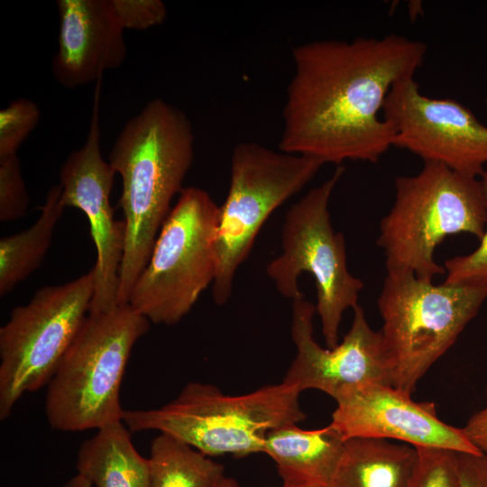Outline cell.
I'll list each match as a JSON object with an SVG mask.
<instances>
[{
    "label": "cell",
    "instance_id": "6da1fadb",
    "mask_svg": "<svg viewBox=\"0 0 487 487\" xmlns=\"http://www.w3.org/2000/svg\"><path fill=\"white\" fill-rule=\"evenodd\" d=\"M426 53L424 42L395 33L294 47L279 150L324 164L377 162L394 140L380 115L385 99L395 83L413 78Z\"/></svg>",
    "mask_w": 487,
    "mask_h": 487
},
{
    "label": "cell",
    "instance_id": "7a4b0ae2",
    "mask_svg": "<svg viewBox=\"0 0 487 487\" xmlns=\"http://www.w3.org/2000/svg\"><path fill=\"white\" fill-rule=\"evenodd\" d=\"M194 143L186 114L156 98L126 122L110 151L108 162L122 178L118 205L125 224L118 304H129L133 285L171 210L170 202L184 188Z\"/></svg>",
    "mask_w": 487,
    "mask_h": 487
},
{
    "label": "cell",
    "instance_id": "3957f363",
    "mask_svg": "<svg viewBox=\"0 0 487 487\" xmlns=\"http://www.w3.org/2000/svg\"><path fill=\"white\" fill-rule=\"evenodd\" d=\"M299 394L283 381L238 396L191 381L160 408L124 410L123 422L131 432L170 435L207 456H244L263 452L270 430L306 418Z\"/></svg>",
    "mask_w": 487,
    "mask_h": 487
},
{
    "label": "cell",
    "instance_id": "277c9868",
    "mask_svg": "<svg viewBox=\"0 0 487 487\" xmlns=\"http://www.w3.org/2000/svg\"><path fill=\"white\" fill-rule=\"evenodd\" d=\"M150 321L130 304L88 312L47 384L49 425L63 432L123 421L120 390L135 343Z\"/></svg>",
    "mask_w": 487,
    "mask_h": 487
},
{
    "label": "cell",
    "instance_id": "5b68a950",
    "mask_svg": "<svg viewBox=\"0 0 487 487\" xmlns=\"http://www.w3.org/2000/svg\"><path fill=\"white\" fill-rule=\"evenodd\" d=\"M486 225L487 197L480 179L424 162L416 175L395 179L394 202L381 220L377 244L387 271H410L432 281L446 273L435 261L436 247L461 233L480 241Z\"/></svg>",
    "mask_w": 487,
    "mask_h": 487
},
{
    "label": "cell",
    "instance_id": "8992f818",
    "mask_svg": "<svg viewBox=\"0 0 487 487\" xmlns=\"http://www.w3.org/2000/svg\"><path fill=\"white\" fill-rule=\"evenodd\" d=\"M486 299L487 283L434 284L410 271H387L378 308L391 385L412 394Z\"/></svg>",
    "mask_w": 487,
    "mask_h": 487
},
{
    "label": "cell",
    "instance_id": "52a82bcc",
    "mask_svg": "<svg viewBox=\"0 0 487 487\" xmlns=\"http://www.w3.org/2000/svg\"><path fill=\"white\" fill-rule=\"evenodd\" d=\"M219 206L207 191L184 188L162 225L129 298L150 323L171 326L215 280Z\"/></svg>",
    "mask_w": 487,
    "mask_h": 487
},
{
    "label": "cell",
    "instance_id": "ba28073f",
    "mask_svg": "<svg viewBox=\"0 0 487 487\" xmlns=\"http://www.w3.org/2000/svg\"><path fill=\"white\" fill-rule=\"evenodd\" d=\"M345 168L311 188L288 210L281 233V253L266 266V273L278 292L295 300L304 298L299 278L310 273L316 283L317 305L327 348L338 345L339 326L345 311L358 304L363 281L347 267L345 236L335 232L329 201Z\"/></svg>",
    "mask_w": 487,
    "mask_h": 487
},
{
    "label": "cell",
    "instance_id": "9c48e42d",
    "mask_svg": "<svg viewBox=\"0 0 487 487\" xmlns=\"http://www.w3.org/2000/svg\"><path fill=\"white\" fill-rule=\"evenodd\" d=\"M323 165L317 159L254 142L233 149L230 184L219 207L216 231L217 269L212 283L216 304L229 300L235 274L269 216L311 181Z\"/></svg>",
    "mask_w": 487,
    "mask_h": 487
},
{
    "label": "cell",
    "instance_id": "30bf717a",
    "mask_svg": "<svg viewBox=\"0 0 487 487\" xmlns=\"http://www.w3.org/2000/svg\"><path fill=\"white\" fill-rule=\"evenodd\" d=\"M94 271L39 289L0 328V419L23 394L47 386L88 314Z\"/></svg>",
    "mask_w": 487,
    "mask_h": 487
},
{
    "label": "cell",
    "instance_id": "8fae6325",
    "mask_svg": "<svg viewBox=\"0 0 487 487\" xmlns=\"http://www.w3.org/2000/svg\"><path fill=\"white\" fill-rule=\"evenodd\" d=\"M382 117L393 128V146L466 177L477 179L484 172L487 126L454 99L423 95L414 78L392 86Z\"/></svg>",
    "mask_w": 487,
    "mask_h": 487
},
{
    "label": "cell",
    "instance_id": "7c38bea8",
    "mask_svg": "<svg viewBox=\"0 0 487 487\" xmlns=\"http://www.w3.org/2000/svg\"><path fill=\"white\" fill-rule=\"evenodd\" d=\"M96 82L93 113L84 145L69 153L60 171V201L81 210L88 219L96 250L94 294L88 312L109 310L118 304L119 271L125 243L124 221L115 218L110 204L115 170L103 160L100 147L99 100Z\"/></svg>",
    "mask_w": 487,
    "mask_h": 487
},
{
    "label": "cell",
    "instance_id": "4fadbf2b",
    "mask_svg": "<svg viewBox=\"0 0 487 487\" xmlns=\"http://www.w3.org/2000/svg\"><path fill=\"white\" fill-rule=\"evenodd\" d=\"M315 313L316 306L305 298L293 300L290 332L296 356L283 382L300 392L321 391L334 400L345 389L359 384L391 385V364L381 331L370 326L360 305L354 308L350 329L334 348H323L314 339Z\"/></svg>",
    "mask_w": 487,
    "mask_h": 487
},
{
    "label": "cell",
    "instance_id": "5bb4252c",
    "mask_svg": "<svg viewBox=\"0 0 487 487\" xmlns=\"http://www.w3.org/2000/svg\"><path fill=\"white\" fill-rule=\"evenodd\" d=\"M329 424L344 440L371 437L399 440L412 446L482 453L458 428L443 422L433 402L389 384L368 382L343 391Z\"/></svg>",
    "mask_w": 487,
    "mask_h": 487
},
{
    "label": "cell",
    "instance_id": "9a60e30c",
    "mask_svg": "<svg viewBox=\"0 0 487 487\" xmlns=\"http://www.w3.org/2000/svg\"><path fill=\"white\" fill-rule=\"evenodd\" d=\"M58 51L51 62L56 81L75 88L98 81L126 58L124 29L109 0H58Z\"/></svg>",
    "mask_w": 487,
    "mask_h": 487
},
{
    "label": "cell",
    "instance_id": "2e32d148",
    "mask_svg": "<svg viewBox=\"0 0 487 487\" xmlns=\"http://www.w3.org/2000/svg\"><path fill=\"white\" fill-rule=\"evenodd\" d=\"M344 445L345 440L330 425L307 430L289 424L266 434L262 453L275 462L283 483L330 486Z\"/></svg>",
    "mask_w": 487,
    "mask_h": 487
},
{
    "label": "cell",
    "instance_id": "e0dca14e",
    "mask_svg": "<svg viewBox=\"0 0 487 487\" xmlns=\"http://www.w3.org/2000/svg\"><path fill=\"white\" fill-rule=\"evenodd\" d=\"M96 431L78 448L77 473L93 487H150L148 458L138 453L124 422Z\"/></svg>",
    "mask_w": 487,
    "mask_h": 487
},
{
    "label": "cell",
    "instance_id": "ac0fdd59",
    "mask_svg": "<svg viewBox=\"0 0 487 487\" xmlns=\"http://www.w3.org/2000/svg\"><path fill=\"white\" fill-rule=\"evenodd\" d=\"M416 458L415 447L405 443L349 438L330 487H407Z\"/></svg>",
    "mask_w": 487,
    "mask_h": 487
},
{
    "label": "cell",
    "instance_id": "d6986e66",
    "mask_svg": "<svg viewBox=\"0 0 487 487\" xmlns=\"http://www.w3.org/2000/svg\"><path fill=\"white\" fill-rule=\"evenodd\" d=\"M60 186H52L46 195L41 215L26 230L0 240V296L12 291L41 264L51 245L64 207Z\"/></svg>",
    "mask_w": 487,
    "mask_h": 487
},
{
    "label": "cell",
    "instance_id": "ffe728a7",
    "mask_svg": "<svg viewBox=\"0 0 487 487\" xmlns=\"http://www.w3.org/2000/svg\"><path fill=\"white\" fill-rule=\"evenodd\" d=\"M150 487H215L224 466L164 433L153 438L148 458Z\"/></svg>",
    "mask_w": 487,
    "mask_h": 487
},
{
    "label": "cell",
    "instance_id": "44dd1931",
    "mask_svg": "<svg viewBox=\"0 0 487 487\" xmlns=\"http://www.w3.org/2000/svg\"><path fill=\"white\" fill-rule=\"evenodd\" d=\"M417 458L407 487H460L457 452L414 446Z\"/></svg>",
    "mask_w": 487,
    "mask_h": 487
},
{
    "label": "cell",
    "instance_id": "7402d4cb",
    "mask_svg": "<svg viewBox=\"0 0 487 487\" xmlns=\"http://www.w3.org/2000/svg\"><path fill=\"white\" fill-rule=\"evenodd\" d=\"M41 116L38 105L19 97L0 111V159L16 155L20 145L36 127Z\"/></svg>",
    "mask_w": 487,
    "mask_h": 487
},
{
    "label": "cell",
    "instance_id": "603a6c76",
    "mask_svg": "<svg viewBox=\"0 0 487 487\" xmlns=\"http://www.w3.org/2000/svg\"><path fill=\"white\" fill-rule=\"evenodd\" d=\"M29 196L17 154L0 159V221L14 222L27 213Z\"/></svg>",
    "mask_w": 487,
    "mask_h": 487
},
{
    "label": "cell",
    "instance_id": "cb8c5ba5",
    "mask_svg": "<svg viewBox=\"0 0 487 487\" xmlns=\"http://www.w3.org/2000/svg\"><path fill=\"white\" fill-rule=\"evenodd\" d=\"M480 180L487 197V170L481 175ZM444 268L446 283H487V225L480 244L473 252L447 259Z\"/></svg>",
    "mask_w": 487,
    "mask_h": 487
},
{
    "label": "cell",
    "instance_id": "d4e9b609",
    "mask_svg": "<svg viewBox=\"0 0 487 487\" xmlns=\"http://www.w3.org/2000/svg\"><path fill=\"white\" fill-rule=\"evenodd\" d=\"M109 1L124 30H145L161 24L167 16L166 5L160 0Z\"/></svg>",
    "mask_w": 487,
    "mask_h": 487
},
{
    "label": "cell",
    "instance_id": "484cf974",
    "mask_svg": "<svg viewBox=\"0 0 487 487\" xmlns=\"http://www.w3.org/2000/svg\"><path fill=\"white\" fill-rule=\"evenodd\" d=\"M460 487H487V455L457 452Z\"/></svg>",
    "mask_w": 487,
    "mask_h": 487
},
{
    "label": "cell",
    "instance_id": "4316f807",
    "mask_svg": "<svg viewBox=\"0 0 487 487\" xmlns=\"http://www.w3.org/2000/svg\"><path fill=\"white\" fill-rule=\"evenodd\" d=\"M462 428L472 444L482 453L487 455V403L482 409L471 416Z\"/></svg>",
    "mask_w": 487,
    "mask_h": 487
},
{
    "label": "cell",
    "instance_id": "83f0119b",
    "mask_svg": "<svg viewBox=\"0 0 487 487\" xmlns=\"http://www.w3.org/2000/svg\"><path fill=\"white\" fill-rule=\"evenodd\" d=\"M60 487H93V485L85 477L76 473Z\"/></svg>",
    "mask_w": 487,
    "mask_h": 487
},
{
    "label": "cell",
    "instance_id": "f1b7e54d",
    "mask_svg": "<svg viewBox=\"0 0 487 487\" xmlns=\"http://www.w3.org/2000/svg\"><path fill=\"white\" fill-rule=\"evenodd\" d=\"M215 487H239L237 482L232 478V477H228V476H224L217 483Z\"/></svg>",
    "mask_w": 487,
    "mask_h": 487
},
{
    "label": "cell",
    "instance_id": "f546056e",
    "mask_svg": "<svg viewBox=\"0 0 487 487\" xmlns=\"http://www.w3.org/2000/svg\"><path fill=\"white\" fill-rule=\"evenodd\" d=\"M280 487H330L329 485L318 483H283Z\"/></svg>",
    "mask_w": 487,
    "mask_h": 487
},
{
    "label": "cell",
    "instance_id": "4dcf8cb0",
    "mask_svg": "<svg viewBox=\"0 0 487 487\" xmlns=\"http://www.w3.org/2000/svg\"><path fill=\"white\" fill-rule=\"evenodd\" d=\"M486 103H487V98H486Z\"/></svg>",
    "mask_w": 487,
    "mask_h": 487
}]
</instances>
